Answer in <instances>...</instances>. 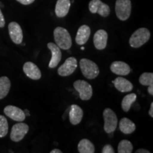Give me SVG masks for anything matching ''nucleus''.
Segmentation results:
<instances>
[{
	"mask_svg": "<svg viewBox=\"0 0 153 153\" xmlns=\"http://www.w3.org/2000/svg\"><path fill=\"white\" fill-rule=\"evenodd\" d=\"M24 111L25 115H26V116H30V114H29V113H28V110H25V111Z\"/></svg>",
	"mask_w": 153,
	"mask_h": 153,
	"instance_id": "nucleus-34",
	"label": "nucleus"
},
{
	"mask_svg": "<svg viewBox=\"0 0 153 153\" xmlns=\"http://www.w3.org/2000/svg\"><path fill=\"white\" fill-rule=\"evenodd\" d=\"M108 33L105 30L100 29L96 32L94 36V45L97 50H104L106 47Z\"/></svg>",
	"mask_w": 153,
	"mask_h": 153,
	"instance_id": "nucleus-14",
	"label": "nucleus"
},
{
	"mask_svg": "<svg viewBox=\"0 0 153 153\" xmlns=\"http://www.w3.org/2000/svg\"><path fill=\"white\" fill-rule=\"evenodd\" d=\"M16 1L24 5H28V4H30L33 3L35 0H16Z\"/></svg>",
	"mask_w": 153,
	"mask_h": 153,
	"instance_id": "nucleus-29",
	"label": "nucleus"
},
{
	"mask_svg": "<svg viewBox=\"0 0 153 153\" xmlns=\"http://www.w3.org/2000/svg\"><path fill=\"white\" fill-rule=\"evenodd\" d=\"M47 46L51 51V54H52V57L48 64V67L50 68H55L57 65H58L60 62L61 58H62V53H61L60 48L54 43H48Z\"/></svg>",
	"mask_w": 153,
	"mask_h": 153,
	"instance_id": "nucleus-12",
	"label": "nucleus"
},
{
	"mask_svg": "<svg viewBox=\"0 0 153 153\" xmlns=\"http://www.w3.org/2000/svg\"><path fill=\"white\" fill-rule=\"evenodd\" d=\"M137 99V96L135 94L132 93L126 95L125 97L123 99L121 102V107L122 109H123L125 112L129 111L131 109V107L132 104L135 102V100Z\"/></svg>",
	"mask_w": 153,
	"mask_h": 153,
	"instance_id": "nucleus-23",
	"label": "nucleus"
},
{
	"mask_svg": "<svg viewBox=\"0 0 153 153\" xmlns=\"http://www.w3.org/2000/svg\"><path fill=\"white\" fill-rule=\"evenodd\" d=\"M104 120V129L107 133H112L117 128L118 118L116 114L111 108H106L103 112Z\"/></svg>",
	"mask_w": 153,
	"mask_h": 153,
	"instance_id": "nucleus-5",
	"label": "nucleus"
},
{
	"mask_svg": "<svg viewBox=\"0 0 153 153\" xmlns=\"http://www.w3.org/2000/svg\"><path fill=\"white\" fill-rule=\"evenodd\" d=\"M135 125L128 118H123L119 122L120 131L124 134H131L135 131Z\"/></svg>",
	"mask_w": 153,
	"mask_h": 153,
	"instance_id": "nucleus-20",
	"label": "nucleus"
},
{
	"mask_svg": "<svg viewBox=\"0 0 153 153\" xmlns=\"http://www.w3.org/2000/svg\"><path fill=\"white\" fill-rule=\"evenodd\" d=\"M29 127L24 123H18L13 126L11 131L10 138L14 142H19L24 139L25 135L27 134Z\"/></svg>",
	"mask_w": 153,
	"mask_h": 153,
	"instance_id": "nucleus-8",
	"label": "nucleus"
},
{
	"mask_svg": "<svg viewBox=\"0 0 153 153\" xmlns=\"http://www.w3.org/2000/svg\"><path fill=\"white\" fill-rule=\"evenodd\" d=\"M78 151L80 153L95 152L94 145L88 139H82L78 144Z\"/></svg>",
	"mask_w": 153,
	"mask_h": 153,
	"instance_id": "nucleus-22",
	"label": "nucleus"
},
{
	"mask_svg": "<svg viewBox=\"0 0 153 153\" xmlns=\"http://www.w3.org/2000/svg\"><path fill=\"white\" fill-rule=\"evenodd\" d=\"M79 67L82 74L87 79H95L99 75V67L93 61L86 58H82L80 60Z\"/></svg>",
	"mask_w": 153,
	"mask_h": 153,
	"instance_id": "nucleus-3",
	"label": "nucleus"
},
{
	"mask_svg": "<svg viewBox=\"0 0 153 153\" xmlns=\"http://www.w3.org/2000/svg\"><path fill=\"white\" fill-rule=\"evenodd\" d=\"M77 68V61L74 57H68L57 70V73L61 76L71 75Z\"/></svg>",
	"mask_w": 153,
	"mask_h": 153,
	"instance_id": "nucleus-9",
	"label": "nucleus"
},
{
	"mask_svg": "<svg viewBox=\"0 0 153 153\" xmlns=\"http://www.w3.org/2000/svg\"><path fill=\"white\" fill-rule=\"evenodd\" d=\"M81 50H82V51H84V50H85V48L82 47V48H81Z\"/></svg>",
	"mask_w": 153,
	"mask_h": 153,
	"instance_id": "nucleus-35",
	"label": "nucleus"
},
{
	"mask_svg": "<svg viewBox=\"0 0 153 153\" xmlns=\"http://www.w3.org/2000/svg\"><path fill=\"white\" fill-rule=\"evenodd\" d=\"M139 82L143 86L153 85V74L152 72H144L140 76Z\"/></svg>",
	"mask_w": 153,
	"mask_h": 153,
	"instance_id": "nucleus-25",
	"label": "nucleus"
},
{
	"mask_svg": "<svg viewBox=\"0 0 153 153\" xmlns=\"http://www.w3.org/2000/svg\"><path fill=\"white\" fill-rule=\"evenodd\" d=\"M83 117V111L78 105L72 104L70 108L69 111V118L70 121L72 125L79 124Z\"/></svg>",
	"mask_w": 153,
	"mask_h": 153,
	"instance_id": "nucleus-16",
	"label": "nucleus"
},
{
	"mask_svg": "<svg viewBox=\"0 0 153 153\" xmlns=\"http://www.w3.org/2000/svg\"><path fill=\"white\" fill-rule=\"evenodd\" d=\"M111 71L113 73L120 76H126L131 72V68L127 63L122 61H115L110 66Z\"/></svg>",
	"mask_w": 153,
	"mask_h": 153,
	"instance_id": "nucleus-15",
	"label": "nucleus"
},
{
	"mask_svg": "<svg viewBox=\"0 0 153 153\" xmlns=\"http://www.w3.org/2000/svg\"><path fill=\"white\" fill-rule=\"evenodd\" d=\"M4 113L6 116L15 121L22 122L26 118V115H25L24 111L18 107L11 106V105L6 106L4 109Z\"/></svg>",
	"mask_w": 153,
	"mask_h": 153,
	"instance_id": "nucleus-11",
	"label": "nucleus"
},
{
	"mask_svg": "<svg viewBox=\"0 0 153 153\" xmlns=\"http://www.w3.org/2000/svg\"><path fill=\"white\" fill-rule=\"evenodd\" d=\"M70 6H71L70 0H57L55 9L56 16L59 18L66 16L70 11Z\"/></svg>",
	"mask_w": 153,
	"mask_h": 153,
	"instance_id": "nucleus-18",
	"label": "nucleus"
},
{
	"mask_svg": "<svg viewBox=\"0 0 153 153\" xmlns=\"http://www.w3.org/2000/svg\"><path fill=\"white\" fill-rule=\"evenodd\" d=\"M11 88V82L7 76H2L0 77V99L7 97Z\"/></svg>",
	"mask_w": 153,
	"mask_h": 153,
	"instance_id": "nucleus-21",
	"label": "nucleus"
},
{
	"mask_svg": "<svg viewBox=\"0 0 153 153\" xmlns=\"http://www.w3.org/2000/svg\"><path fill=\"white\" fill-rule=\"evenodd\" d=\"M74 88L79 94L82 100H89L92 97L93 90L91 85L85 80H76L73 84Z\"/></svg>",
	"mask_w": 153,
	"mask_h": 153,
	"instance_id": "nucleus-6",
	"label": "nucleus"
},
{
	"mask_svg": "<svg viewBox=\"0 0 153 153\" xmlns=\"http://www.w3.org/2000/svg\"><path fill=\"white\" fill-rule=\"evenodd\" d=\"M150 38V30L146 28H140L132 34L129 40L130 45L134 48H137L147 43Z\"/></svg>",
	"mask_w": 153,
	"mask_h": 153,
	"instance_id": "nucleus-2",
	"label": "nucleus"
},
{
	"mask_svg": "<svg viewBox=\"0 0 153 153\" xmlns=\"http://www.w3.org/2000/svg\"><path fill=\"white\" fill-rule=\"evenodd\" d=\"M23 70L30 79L38 80L41 77V72L36 64L32 62H26L23 67Z\"/></svg>",
	"mask_w": 153,
	"mask_h": 153,
	"instance_id": "nucleus-13",
	"label": "nucleus"
},
{
	"mask_svg": "<svg viewBox=\"0 0 153 153\" xmlns=\"http://www.w3.org/2000/svg\"><path fill=\"white\" fill-rule=\"evenodd\" d=\"M131 0H116L115 4V11L116 16L120 21H126L131 14Z\"/></svg>",
	"mask_w": 153,
	"mask_h": 153,
	"instance_id": "nucleus-4",
	"label": "nucleus"
},
{
	"mask_svg": "<svg viewBox=\"0 0 153 153\" xmlns=\"http://www.w3.org/2000/svg\"><path fill=\"white\" fill-rule=\"evenodd\" d=\"M9 125L7 118L0 115V137H4L8 133Z\"/></svg>",
	"mask_w": 153,
	"mask_h": 153,
	"instance_id": "nucleus-26",
	"label": "nucleus"
},
{
	"mask_svg": "<svg viewBox=\"0 0 153 153\" xmlns=\"http://www.w3.org/2000/svg\"><path fill=\"white\" fill-rule=\"evenodd\" d=\"M55 44L62 50H69L71 48L72 38L68 30L62 27H57L53 31Z\"/></svg>",
	"mask_w": 153,
	"mask_h": 153,
	"instance_id": "nucleus-1",
	"label": "nucleus"
},
{
	"mask_svg": "<svg viewBox=\"0 0 153 153\" xmlns=\"http://www.w3.org/2000/svg\"><path fill=\"white\" fill-rule=\"evenodd\" d=\"M9 33L13 43L21 44L23 41V31L20 25L16 22H11L8 26Z\"/></svg>",
	"mask_w": 153,
	"mask_h": 153,
	"instance_id": "nucleus-10",
	"label": "nucleus"
},
{
	"mask_svg": "<svg viewBox=\"0 0 153 153\" xmlns=\"http://www.w3.org/2000/svg\"><path fill=\"white\" fill-rule=\"evenodd\" d=\"M133 147L132 143L128 140H123L119 143L118 146V153H131L133 152Z\"/></svg>",
	"mask_w": 153,
	"mask_h": 153,
	"instance_id": "nucleus-24",
	"label": "nucleus"
},
{
	"mask_svg": "<svg viewBox=\"0 0 153 153\" xmlns=\"http://www.w3.org/2000/svg\"><path fill=\"white\" fill-rule=\"evenodd\" d=\"M5 26V20L4 15L1 12V9H0V28H4Z\"/></svg>",
	"mask_w": 153,
	"mask_h": 153,
	"instance_id": "nucleus-28",
	"label": "nucleus"
},
{
	"mask_svg": "<svg viewBox=\"0 0 153 153\" xmlns=\"http://www.w3.org/2000/svg\"><path fill=\"white\" fill-rule=\"evenodd\" d=\"M51 153H62V151L58 150V149H54V150L51 151Z\"/></svg>",
	"mask_w": 153,
	"mask_h": 153,
	"instance_id": "nucleus-33",
	"label": "nucleus"
},
{
	"mask_svg": "<svg viewBox=\"0 0 153 153\" xmlns=\"http://www.w3.org/2000/svg\"><path fill=\"white\" fill-rule=\"evenodd\" d=\"M148 93L150 94L151 96L153 95V85L148 86Z\"/></svg>",
	"mask_w": 153,
	"mask_h": 153,
	"instance_id": "nucleus-31",
	"label": "nucleus"
},
{
	"mask_svg": "<svg viewBox=\"0 0 153 153\" xmlns=\"http://www.w3.org/2000/svg\"><path fill=\"white\" fill-rule=\"evenodd\" d=\"M91 35V29L87 25H82L77 30L75 41L78 45H82L87 43Z\"/></svg>",
	"mask_w": 153,
	"mask_h": 153,
	"instance_id": "nucleus-17",
	"label": "nucleus"
},
{
	"mask_svg": "<svg viewBox=\"0 0 153 153\" xmlns=\"http://www.w3.org/2000/svg\"><path fill=\"white\" fill-rule=\"evenodd\" d=\"M112 82L114 83L116 89L120 92H130L133 89V85H132L131 82L121 76L117 77Z\"/></svg>",
	"mask_w": 153,
	"mask_h": 153,
	"instance_id": "nucleus-19",
	"label": "nucleus"
},
{
	"mask_svg": "<svg viewBox=\"0 0 153 153\" xmlns=\"http://www.w3.org/2000/svg\"><path fill=\"white\" fill-rule=\"evenodd\" d=\"M149 115H150L151 117L153 118V103H151L150 109L149 111Z\"/></svg>",
	"mask_w": 153,
	"mask_h": 153,
	"instance_id": "nucleus-32",
	"label": "nucleus"
},
{
	"mask_svg": "<svg viewBox=\"0 0 153 153\" xmlns=\"http://www.w3.org/2000/svg\"><path fill=\"white\" fill-rule=\"evenodd\" d=\"M89 9L92 14H99L103 17H107L110 14V7L101 0H91L89 4Z\"/></svg>",
	"mask_w": 153,
	"mask_h": 153,
	"instance_id": "nucleus-7",
	"label": "nucleus"
},
{
	"mask_svg": "<svg viewBox=\"0 0 153 153\" xmlns=\"http://www.w3.org/2000/svg\"><path fill=\"white\" fill-rule=\"evenodd\" d=\"M135 153H150V151L145 150V149H138L135 151Z\"/></svg>",
	"mask_w": 153,
	"mask_h": 153,
	"instance_id": "nucleus-30",
	"label": "nucleus"
},
{
	"mask_svg": "<svg viewBox=\"0 0 153 153\" xmlns=\"http://www.w3.org/2000/svg\"><path fill=\"white\" fill-rule=\"evenodd\" d=\"M102 153H114V149L111 145H106L102 149Z\"/></svg>",
	"mask_w": 153,
	"mask_h": 153,
	"instance_id": "nucleus-27",
	"label": "nucleus"
}]
</instances>
